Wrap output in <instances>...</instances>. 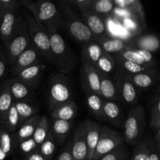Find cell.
Segmentation results:
<instances>
[{
	"instance_id": "8fae6325",
	"label": "cell",
	"mask_w": 160,
	"mask_h": 160,
	"mask_svg": "<svg viewBox=\"0 0 160 160\" xmlns=\"http://www.w3.org/2000/svg\"><path fill=\"white\" fill-rule=\"evenodd\" d=\"M81 81L86 94L93 93L100 95V71L93 66L82 61Z\"/></svg>"
},
{
	"instance_id": "f6af8a7d",
	"label": "cell",
	"mask_w": 160,
	"mask_h": 160,
	"mask_svg": "<svg viewBox=\"0 0 160 160\" xmlns=\"http://www.w3.org/2000/svg\"><path fill=\"white\" fill-rule=\"evenodd\" d=\"M20 6L17 0H0V10H19Z\"/></svg>"
},
{
	"instance_id": "cb8c5ba5",
	"label": "cell",
	"mask_w": 160,
	"mask_h": 160,
	"mask_svg": "<svg viewBox=\"0 0 160 160\" xmlns=\"http://www.w3.org/2000/svg\"><path fill=\"white\" fill-rule=\"evenodd\" d=\"M72 125H73L72 121H65V120L52 119L50 131L52 133L56 144L61 145L65 142L70 130H71Z\"/></svg>"
},
{
	"instance_id": "ab89813d",
	"label": "cell",
	"mask_w": 160,
	"mask_h": 160,
	"mask_svg": "<svg viewBox=\"0 0 160 160\" xmlns=\"http://www.w3.org/2000/svg\"><path fill=\"white\" fill-rule=\"evenodd\" d=\"M128 158V147L123 144L98 160H123Z\"/></svg>"
},
{
	"instance_id": "9c48e42d",
	"label": "cell",
	"mask_w": 160,
	"mask_h": 160,
	"mask_svg": "<svg viewBox=\"0 0 160 160\" xmlns=\"http://www.w3.org/2000/svg\"><path fill=\"white\" fill-rule=\"evenodd\" d=\"M112 77L117 84L119 102L128 105H135L138 102V90L128 75L117 70Z\"/></svg>"
},
{
	"instance_id": "4316f807",
	"label": "cell",
	"mask_w": 160,
	"mask_h": 160,
	"mask_svg": "<svg viewBox=\"0 0 160 160\" xmlns=\"http://www.w3.org/2000/svg\"><path fill=\"white\" fill-rule=\"evenodd\" d=\"M78 112V106L76 102L70 101L69 102L61 105L51 112L52 119L72 121L75 118Z\"/></svg>"
},
{
	"instance_id": "f546056e",
	"label": "cell",
	"mask_w": 160,
	"mask_h": 160,
	"mask_svg": "<svg viewBox=\"0 0 160 160\" xmlns=\"http://www.w3.org/2000/svg\"><path fill=\"white\" fill-rule=\"evenodd\" d=\"M113 58L115 59L117 70L123 72L126 74H135V73H141V72H145L147 71V70L155 69L138 65L137 63H134V62H130V61L128 60H124L123 59H120V58L116 57V56H113Z\"/></svg>"
},
{
	"instance_id": "f35d334b",
	"label": "cell",
	"mask_w": 160,
	"mask_h": 160,
	"mask_svg": "<svg viewBox=\"0 0 160 160\" xmlns=\"http://www.w3.org/2000/svg\"><path fill=\"white\" fill-rule=\"evenodd\" d=\"M131 159L132 160H148V148L145 136L135 145Z\"/></svg>"
},
{
	"instance_id": "2e32d148",
	"label": "cell",
	"mask_w": 160,
	"mask_h": 160,
	"mask_svg": "<svg viewBox=\"0 0 160 160\" xmlns=\"http://www.w3.org/2000/svg\"><path fill=\"white\" fill-rule=\"evenodd\" d=\"M85 125V138L88 147V160H92L99 138L102 125L92 120L84 122Z\"/></svg>"
},
{
	"instance_id": "7c38bea8",
	"label": "cell",
	"mask_w": 160,
	"mask_h": 160,
	"mask_svg": "<svg viewBox=\"0 0 160 160\" xmlns=\"http://www.w3.org/2000/svg\"><path fill=\"white\" fill-rule=\"evenodd\" d=\"M42 55L33 45H30L25 51H23L14 61L11 66V74L13 77L17 76L20 72L24 69L42 62Z\"/></svg>"
},
{
	"instance_id": "83f0119b",
	"label": "cell",
	"mask_w": 160,
	"mask_h": 160,
	"mask_svg": "<svg viewBox=\"0 0 160 160\" xmlns=\"http://www.w3.org/2000/svg\"><path fill=\"white\" fill-rule=\"evenodd\" d=\"M86 101L91 113L99 121L106 122L103 112L104 99L96 94L88 93L86 94Z\"/></svg>"
},
{
	"instance_id": "277c9868",
	"label": "cell",
	"mask_w": 160,
	"mask_h": 160,
	"mask_svg": "<svg viewBox=\"0 0 160 160\" xmlns=\"http://www.w3.org/2000/svg\"><path fill=\"white\" fill-rule=\"evenodd\" d=\"M22 17L26 23L32 45L40 52L43 57L52 63L48 30L43 24L38 22L29 12L24 11Z\"/></svg>"
},
{
	"instance_id": "681fc988",
	"label": "cell",
	"mask_w": 160,
	"mask_h": 160,
	"mask_svg": "<svg viewBox=\"0 0 160 160\" xmlns=\"http://www.w3.org/2000/svg\"><path fill=\"white\" fill-rule=\"evenodd\" d=\"M128 159H129V158H127V159H123V160H128Z\"/></svg>"
},
{
	"instance_id": "d6a6232c",
	"label": "cell",
	"mask_w": 160,
	"mask_h": 160,
	"mask_svg": "<svg viewBox=\"0 0 160 160\" xmlns=\"http://www.w3.org/2000/svg\"><path fill=\"white\" fill-rule=\"evenodd\" d=\"M56 148H57V144L53 137L52 133L49 129L48 135L45 138L44 142L38 146V151L47 160H51L56 152Z\"/></svg>"
},
{
	"instance_id": "52a82bcc",
	"label": "cell",
	"mask_w": 160,
	"mask_h": 160,
	"mask_svg": "<svg viewBox=\"0 0 160 160\" xmlns=\"http://www.w3.org/2000/svg\"><path fill=\"white\" fill-rule=\"evenodd\" d=\"M31 45L29 33L21 14L15 32L6 45L3 46L9 66L11 67L16 59Z\"/></svg>"
},
{
	"instance_id": "30bf717a",
	"label": "cell",
	"mask_w": 160,
	"mask_h": 160,
	"mask_svg": "<svg viewBox=\"0 0 160 160\" xmlns=\"http://www.w3.org/2000/svg\"><path fill=\"white\" fill-rule=\"evenodd\" d=\"M20 17L19 10H0V39L2 46L6 45L15 32Z\"/></svg>"
},
{
	"instance_id": "bcb514c9",
	"label": "cell",
	"mask_w": 160,
	"mask_h": 160,
	"mask_svg": "<svg viewBox=\"0 0 160 160\" xmlns=\"http://www.w3.org/2000/svg\"><path fill=\"white\" fill-rule=\"evenodd\" d=\"M56 160H73L71 155V144L68 143V145L59 153Z\"/></svg>"
},
{
	"instance_id": "b9f144b4",
	"label": "cell",
	"mask_w": 160,
	"mask_h": 160,
	"mask_svg": "<svg viewBox=\"0 0 160 160\" xmlns=\"http://www.w3.org/2000/svg\"><path fill=\"white\" fill-rule=\"evenodd\" d=\"M64 2L71 7L74 6L78 10L81 11L90 9L93 0H69V1Z\"/></svg>"
},
{
	"instance_id": "ac0fdd59",
	"label": "cell",
	"mask_w": 160,
	"mask_h": 160,
	"mask_svg": "<svg viewBox=\"0 0 160 160\" xmlns=\"http://www.w3.org/2000/svg\"><path fill=\"white\" fill-rule=\"evenodd\" d=\"M103 112L106 122L113 126L122 128L125 121V116L120 105L117 102L105 101L103 103Z\"/></svg>"
},
{
	"instance_id": "9a60e30c",
	"label": "cell",
	"mask_w": 160,
	"mask_h": 160,
	"mask_svg": "<svg viewBox=\"0 0 160 160\" xmlns=\"http://www.w3.org/2000/svg\"><path fill=\"white\" fill-rule=\"evenodd\" d=\"M45 69H46V65L45 63L40 62V63L34 64L22 70L17 76H15V78H18L22 82L35 89V88H37L40 83Z\"/></svg>"
},
{
	"instance_id": "8d00e7d4",
	"label": "cell",
	"mask_w": 160,
	"mask_h": 160,
	"mask_svg": "<svg viewBox=\"0 0 160 160\" xmlns=\"http://www.w3.org/2000/svg\"><path fill=\"white\" fill-rule=\"evenodd\" d=\"M115 8L112 0H93L91 10L102 17L109 15Z\"/></svg>"
},
{
	"instance_id": "d4e9b609",
	"label": "cell",
	"mask_w": 160,
	"mask_h": 160,
	"mask_svg": "<svg viewBox=\"0 0 160 160\" xmlns=\"http://www.w3.org/2000/svg\"><path fill=\"white\" fill-rule=\"evenodd\" d=\"M40 118L41 116L37 114V115L34 116V117H31L29 120L22 123L19 126L17 131H16V134H15L17 144H19L20 142H23V141L26 140V139L32 138L34 130H35L36 126H37Z\"/></svg>"
},
{
	"instance_id": "c3c4849f",
	"label": "cell",
	"mask_w": 160,
	"mask_h": 160,
	"mask_svg": "<svg viewBox=\"0 0 160 160\" xmlns=\"http://www.w3.org/2000/svg\"><path fill=\"white\" fill-rule=\"evenodd\" d=\"M154 144L156 150L159 153L160 151V130L154 133Z\"/></svg>"
},
{
	"instance_id": "d590c367",
	"label": "cell",
	"mask_w": 160,
	"mask_h": 160,
	"mask_svg": "<svg viewBox=\"0 0 160 160\" xmlns=\"http://www.w3.org/2000/svg\"><path fill=\"white\" fill-rule=\"evenodd\" d=\"M49 123H48V118L46 116H42L41 117L35 130H34V134L32 136V138L37 144L38 146L41 145L45 138L48 135V133L49 131Z\"/></svg>"
},
{
	"instance_id": "f907efd6",
	"label": "cell",
	"mask_w": 160,
	"mask_h": 160,
	"mask_svg": "<svg viewBox=\"0 0 160 160\" xmlns=\"http://www.w3.org/2000/svg\"><path fill=\"white\" fill-rule=\"evenodd\" d=\"M128 160H132V159L131 158V159H128Z\"/></svg>"
},
{
	"instance_id": "ffe728a7",
	"label": "cell",
	"mask_w": 160,
	"mask_h": 160,
	"mask_svg": "<svg viewBox=\"0 0 160 160\" xmlns=\"http://www.w3.org/2000/svg\"><path fill=\"white\" fill-rule=\"evenodd\" d=\"M100 95L105 101L119 102L117 84L113 77L100 72Z\"/></svg>"
},
{
	"instance_id": "ee69618b",
	"label": "cell",
	"mask_w": 160,
	"mask_h": 160,
	"mask_svg": "<svg viewBox=\"0 0 160 160\" xmlns=\"http://www.w3.org/2000/svg\"><path fill=\"white\" fill-rule=\"evenodd\" d=\"M145 138H146L147 145L148 148V160H159V152L155 147L154 141L149 134H146Z\"/></svg>"
},
{
	"instance_id": "603a6c76",
	"label": "cell",
	"mask_w": 160,
	"mask_h": 160,
	"mask_svg": "<svg viewBox=\"0 0 160 160\" xmlns=\"http://www.w3.org/2000/svg\"><path fill=\"white\" fill-rule=\"evenodd\" d=\"M127 75L138 90H147L150 88L157 80V72L155 69L135 74Z\"/></svg>"
},
{
	"instance_id": "7bdbcfd3",
	"label": "cell",
	"mask_w": 160,
	"mask_h": 160,
	"mask_svg": "<svg viewBox=\"0 0 160 160\" xmlns=\"http://www.w3.org/2000/svg\"><path fill=\"white\" fill-rule=\"evenodd\" d=\"M8 61L2 45L0 44V81L6 76L8 71Z\"/></svg>"
},
{
	"instance_id": "d6986e66",
	"label": "cell",
	"mask_w": 160,
	"mask_h": 160,
	"mask_svg": "<svg viewBox=\"0 0 160 160\" xmlns=\"http://www.w3.org/2000/svg\"><path fill=\"white\" fill-rule=\"evenodd\" d=\"M96 42L105 52L111 56H114L130 46L129 42L119 38L111 37L108 34L97 38Z\"/></svg>"
},
{
	"instance_id": "5b68a950",
	"label": "cell",
	"mask_w": 160,
	"mask_h": 160,
	"mask_svg": "<svg viewBox=\"0 0 160 160\" xmlns=\"http://www.w3.org/2000/svg\"><path fill=\"white\" fill-rule=\"evenodd\" d=\"M124 142L128 145H137L144 138L146 128L145 112L143 106H136L132 108L127 117L123 123Z\"/></svg>"
},
{
	"instance_id": "6da1fadb",
	"label": "cell",
	"mask_w": 160,
	"mask_h": 160,
	"mask_svg": "<svg viewBox=\"0 0 160 160\" xmlns=\"http://www.w3.org/2000/svg\"><path fill=\"white\" fill-rule=\"evenodd\" d=\"M20 3L28 9L38 22L46 28L48 32H58V30L62 28V13L54 3L42 0L20 1Z\"/></svg>"
},
{
	"instance_id": "836d02e7",
	"label": "cell",
	"mask_w": 160,
	"mask_h": 160,
	"mask_svg": "<svg viewBox=\"0 0 160 160\" xmlns=\"http://www.w3.org/2000/svg\"><path fill=\"white\" fill-rule=\"evenodd\" d=\"M14 105L20 118V125L38 114L37 108L26 102H14Z\"/></svg>"
},
{
	"instance_id": "8992f818",
	"label": "cell",
	"mask_w": 160,
	"mask_h": 160,
	"mask_svg": "<svg viewBox=\"0 0 160 160\" xmlns=\"http://www.w3.org/2000/svg\"><path fill=\"white\" fill-rule=\"evenodd\" d=\"M73 98V91L68 78L64 74L56 73L52 74L48 86V105L50 110L69 102Z\"/></svg>"
},
{
	"instance_id": "ba28073f",
	"label": "cell",
	"mask_w": 160,
	"mask_h": 160,
	"mask_svg": "<svg viewBox=\"0 0 160 160\" xmlns=\"http://www.w3.org/2000/svg\"><path fill=\"white\" fill-rule=\"evenodd\" d=\"M123 143L124 138L121 133L109 128V126L103 125L101 128L99 138L92 160H98Z\"/></svg>"
},
{
	"instance_id": "e0dca14e",
	"label": "cell",
	"mask_w": 160,
	"mask_h": 160,
	"mask_svg": "<svg viewBox=\"0 0 160 160\" xmlns=\"http://www.w3.org/2000/svg\"><path fill=\"white\" fill-rule=\"evenodd\" d=\"M6 82L8 89L12 95L13 102L23 101L26 98L32 96L34 94V88L22 82L20 80L15 77L7 80Z\"/></svg>"
},
{
	"instance_id": "4fadbf2b",
	"label": "cell",
	"mask_w": 160,
	"mask_h": 160,
	"mask_svg": "<svg viewBox=\"0 0 160 160\" xmlns=\"http://www.w3.org/2000/svg\"><path fill=\"white\" fill-rule=\"evenodd\" d=\"M79 12H81L83 21L87 25L92 34L96 37V39L97 38L107 34V27L104 17L95 13L91 9L81 10Z\"/></svg>"
},
{
	"instance_id": "1f68e13d",
	"label": "cell",
	"mask_w": 160,
	"mask_h": 160,
	"mask_svg": "<svg viewBox=\"0 0 160 160\" xmlns=\"http://www.w3.org/2000/svg\"><path fill=\"white\" fill-rule=\"evenodd\" d=\"M13 102L6 81H4L0 85V123L2 121Z\"/></svg>"
},
{
	"instance_id": "5bb4252c",
	"label": "cell",
	"mask_w": 160,
	"mask_h": 160,
	"mask_svg": "<svg viewBox=\"0 0 160 160\" xmlns=\"http://www.w3.org/2000/svg\"><path fill=\"white\" fill-rule=\"evenodd\" d=\"M71 155L73 160H88V147L85 138L84 123L78 125L71 144Z\"/></svg>"
},
{
	"instance_id": "44dd1931",
	"label": "cell",
	"mask_w": 160,
	"mask_h": 160,
	"mask_svg": "<svg viewBox=\"0 0 160 160\" xmlns=\"http://www.w3.org/2000/svg\"><path fill=\"white\" fill-rule=\"evenodd\" d=\"M104 53L96 41L83 44L81 46V61L87 62L96 68L98 60Z\"/></svg>"
},
{
	"instance_id": "f1b7e54d",
	"label": "cell",
	"mask_w": 160,
	"mask_h": 160,
	"mask_svg": "<svg viewBox=\"0 0 160 160\" xmlns=\"http://www.w3.org/2000/svg\"><path fill=\"white\" fill-rule=\"evenodd\" d=\"M115 8L126 9L132 12L139 17L142 23L145 26V15L142 3L139 0H112Z\"/></svg>"
},
{
	"instance_id": "4dcf8cb0",
	"label": "cell",
	"mask_w": 160,
	"mask_h": 160,
	"mask_svg": "<svg viewBox=\"0 0 160 160\" xmlns=\"http://www.w3.org/2000/svg\"><path fill=\"white\" fill-rule=\"evenodd\" d=\"M19 126H20V118L13 102L6 115L5 116L2 121L0 123V127L9 131V133H15Z\"/></svg>"
},
{
	"instance_id": "74e56055",
	"label": "cell",
	"mask_w": 160,
	"mask_h": 160,
	"mask_svg": "<svg viewBox=\"0 0 160 160\" xmlns=\"http://www.w3.org/2000/svg\"><path fill=\"white\" fill-rule=\"evenodd\" d=\"M150 112V128L155 133L160 130V99L159 93H157L156 97L153 98Z\"/></svg>"
},
{
	"instance_id": "7dc6e473",
	"label": "cell",
	"mask_w": 160,
	"mask_h": 160,
	"mask_svg": "<svg viewBox=\"0 0 160 160\" xmlns=\"http://www.w3.org/2000/svg\"><path fill=\"white\" fill-rule=\"evenodd\" d=\"M25 160H47L43 156L38 152V151L33 152L25 156Z\"/></svg>"
},
{
	"instance_id": "e575fe53",
	"label": "cell",
	"mask_w": 160,
	"mask_h": 160,
	"mask_svg": "<svg viewBox=\"0 0 160 160\" xmlns=\"http://www.w3.org/2000/svg\"><path fill=\"white\" fill-rule=\"evenodd\" d=\"M96 69H98L101 73L104 74L110 75V76L112 73L114 74L117 71V66L113 56L104 52L98 60Z\"/></svg>"
},
{
	"instance_id": "60d3db41",
	"label": "cell",
	"mask_w": 160,
	"mask_h": 160,
	"mask_svg": "<svg viewBox=\"0 0 160 160\" xmlns=\"http://www.w3.org/2000/svg\"><path fill=\"white\" fill-rule=\"evenodd\" d=\"M18 145L19 148H20V152L23 153L24 156H27V155L30 154L33 152L38 151V146L37 144L35 143V142H34L32 138L20 142Z\"/></svg>"
},
{
	"instance_id": "3957f363",
	"label": "cell",
	"mask_w": 160,
	"mask_h": 160,
	"mask_svg": "<svg viewBox=\"0 0 160 160\" xmlns=\"http://www.w3.org/2000/svg\"><path fill=\"white\" fill-rule=\"evenodd\" d=\"M59 4L61 5L59 9L62 17V28H65L73 38L81 45L96 41V37L92 34L73 7L64 1L60 2Z\"/></svg>"
},
{
	"instance_id": "7402d4cb",
	"label": "cell",
	"mask_w": 160,
	"mask_h": 160,
	"mask_svg": "<svg viewBox=\"0 0 160 160\" xmlns=\"http://www.w3.org/2000/svg\"><path fill=\"white\" fill-rule=\"evenodd\" d=\"M129 44L133 48L145 50L151 53L157 52L160 47L159 39L154 34L138 36L130 41Z\"/></svg>"
},
{
	"instance_id": "7a4b0ae2",
	"label": "cell",
	"mask_w": 160,
	"mask_h": 160,
	"mask_svg": "<svg viewBox=\"0 0 160 160\" xmlns=\"http://www.w3.org/2000/svg\"><path fill=\"white\" fill-rule=\"evenodd\" d=\"M52 63L64 75L74 70L78 58L58 32H48Z\"/></svg>"
},
{
	"instance_id": "484cf974",
	"label": "cell",
	"mask_w": 160,
	"mask_h": 160,
	"mask_svg": "<svg viewBox=\"0 0 160 160\" xmlns=\"http://www.w3.org/2000/svg\"><path fill=\"white\" fill-rule=\"evenodd\" d=\"M16 144L14 133H9L0 127V160H4L12 154Z\"/></svg>"
}]
</instances>
